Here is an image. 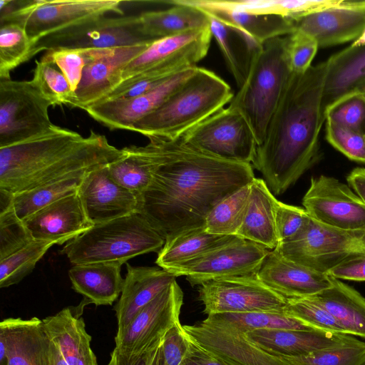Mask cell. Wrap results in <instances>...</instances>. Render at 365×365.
<instances>
[{
    "label": "cell",
    "mask_w": 365,
    "mask_h": 365,
    "mask_svg": "<svg viewBox=\"0 0 365 365\" xmlns=\"http://www.w3.org/2000/svg\"><path fill=\"white\" fill-rule=\"evenodd\" d=\"M287 356L297 365H365V342L354 336L337 346L307 355Z\"/></svg>",
    "instance_id": "obj_42"
},
{
    "label": "cell",
    "mask_w": 365,
    "mask_h": 365,
    "mask_svg": "<svg viewBox=\"0 0 365 365\" xmlns=\"http://www.w3.org/2000/svg\"><path fill=\"white\" fill-rule=\"evenodd\" d=\"M197 66L185 69L137 97L99 102L85 111L110 130H128L140 119L159 108L195 71Z\"/></svg>",
    "instance_id": "obj_19"
},
{
    "label": "cell",
    "mask_w": 365,
    "mask_h": 365,
    "mask_svg": "<svg viewBox=\"0 0 365 365\" xmlns=\"http://www.w3.org/2000/svg\"><path fill=\"white\" fill-rule=\"evenodd\" d=\"M327 274L339 280L365 281V255L355 256L342 262Z\"/></svg>",
    "instance_id": "obj_54"
},
{
    "label": "cell",
    "mask_w": 365,
    "mask_h": 365,
    "mask_svg": "<svg viewBox=\"0 0 365 365\" xmlns=\"http://www.w3.org/2000/svg\"><path fill=\"white\" fill-rule=\"evenodd\" d=\"M118 0H1L0 24L22 26L34 46L41 38L109 13L123 14Z\"/></svg>",
    "instance_id": "obj_7"
},
{
    "label": "cell",
    "mask_w": 365,
    "mask_h": 365,
    "mask_svg": "<svg viewBox=\"0 0 365 365\" xmlns=\"http://www.w3.org/2000/svg\"><path fill=\"white\" fill-rule=\"evenodd\" d=\"M302 205L309 217L322 225L365 232V202L349 185L333 177L312 178Z\"/></svg>",
    "instance_id": "obj_15"
},
{
    "label": "cell",
    "mask_w": 365,
    "mask_h": 365,
    "mask_svg": "<svg viewBox=\"0 0 365 365\" xmlns=\"http://www.w3.org/2000/svg\"><path fill=\"white\" fill-rule=\"evenodd\" d=\"M277 201L264 180L255 178L250 183L246 215L237 236L274 250L278 245L275 229Z\"/></svg>",
    "instance_id": "obj_31"
},
{
    "label": "cell",
    "mask_w": 365,
    "mask_h": 365,
    "mask_svg": "<svg viewBox=\"0 0 365 365\" xmlns=\"http://www.w3.org/2000/svg\"><path fill=\"white\" fill-rule=\"evenodd\" d=\"M322 111L327 114L365 88V46L351 44L328 59Z\"/></svg>",
    "instance_id": "obj_25"
},
{
    "label": "cell",
    "mask_w": 365,
    "mask_h": 365,
    "mask_svg": "<svg viewBox=\"0 0 365 365\" xmlns=\"http://www.w3.org/2000/svg\"><path fill=\"white\" fill-rule=\"evenodd\" d=\"M46 54L63 73L74 94L87 63L83 50L58 48L47 51Z\"/></svg>",
    "instance_id": "obj_50"
},
{
    "label": "cell",
    "mask_w": 365,
    "mask_h": 365,
    "mask_svg": "<svg viewBox=\"0 0 365 365\" xmlns=\"http://www.w3.org/2000/svg\"><path fill=\"white\" fill-rule=\"evenodd\" d=\"M53 103L31 81L0 80V148L41 136L56 125L48 108Z\"/></svg>",
    "instance_id": "obj_8"
},
{
    "label": "cell",
    "mask_w": 365,
    "mask_h": 365,
    "mask_svg": "<svg viewBox=\"0 0 365 365\" xmlns=\"http://www.w3.org/2000/svg\"><path fill=\"white\" fill-rule=\"evenodd\" d=\"M296 30L318 42L332 46L357 39L365 30V1H346L336 7L319 11L295 21Z\"/></svg>",
    "instance_id": "obj_21"
},
{
    "label": "cell",
    "mask_w": 365,
    "mask_h": 365,
    "mask_svg": "<svg viewBox=\"0 0 365 365\" xmlns=\"http://www.w3.org/2000/svg\"><path fill=\"white\" fill-rule=\"evenodd\" d=\"M239 29L257 44L285 36L296 31L294 19L273 15H255L235 9L227 0H181Z\"/></svg>",
    "instance_id": "obj_27"
},
{
    "label": "cell",
    "mask_w": 365,
    "mask_h": 365,
    "mask_svg": "<svg viewBox=\"0 0 365 365\" xmlns=\"http://www.w3.org/2000/svg\"><path fill=\"white\" fill-rule=\"evenodd\" d=\"M14 194L0 188V214L14 207Z\"/></svg>",
    "instance_id": "obj_57"
},
{
    "label": "cell",
    "mask_w": 365,
    "mask_h": 365,
    "mask_svg": "<svg viewBox=\"0 0 365 365\" xmlns=\"http://www.w3.org/2000/svg\"><path fill=\"white\" fill-rule=\"evenodd\" d=\"M250 195V183L218 202L206 217L205 230L215 235L237 236L246 215Z\"/></svg>",
    "instance_id": "obj_37"
},
{
    "label": "cell",
    "mask_w": 365,
    "mask_h": 365,
    "mask_svg": "<svg viewBox=\"0 0 365 365\" xmlns=\"http://www.w3.org/2000/svg\"><path fill=\"white\" fill-rule=\"evenodd\" d=\"M364 240H365V232H364Z\"/></svg>",
    "instance_id": "obj_63"
},
{
    "label": "cell",
    "mask_w": 365,
    "mask_h": 365,
    "mask_svg": "<svg viewBox=\"0 0 365 365\" xmlns=\"http://www.w3.org/2000/svg\"><path fill=\"white\" fill-rule=\"evenodd\" d=\"M327 60L292 73L252 162L274 195L284 193L319 159Z\"/></svg>",
    "instance_id": "obj_2"
},
{
    "label": "cell",
    "mask_w": 365,
    "mask_h": 365,
    "mask_svg": "<svg viewBox=\"0 0 365 365\" xmlns=\"http://www.w3.org/2000/svg\"><path fill=\"white\" fill-rule=\"evenodd\" d=\"M90 302L84 298L77 307H68L42 319L48 339L58 347L67 365H98L91 347V336L81 317Z\"/></svg>",
    "instance_id": "obj_24"
},
{
    "label": "cell",
    "mask_w": 365,
    "mask_h": 365,
    "mask_svg": "<svg viewBox=\"0 0 365 365\" xmlns=\"http://www.w3.org/2000/svg\"><path fill=\"white\" fill-rule=\"evenodd\" d=\"M326 139L350 160L365 163L364 133L346 128L326 120Z\"/></svg>",
    "instance_id": "obj_48"
},
{
    "label": "cell",
    "mask_w": 365,
    "mask_h": 365,
    "mask_svg": "<svg viewBox=\"0 0 365 365\" xmlns=\"http://www.w3.org/2000/svg\"><path fill=\"white\" fill-rule=\"evenodd\" d=\"M182 304L183 292L174 280L145 305L123 331L116 334L115 347L121 351L136 352L163 339L180 322Z\"/></svg>",
    "instance_id": "obj_17"
},
{
    "label": "cell",
    "mask_w": 365,
    "mask_h": 365,
    "mask_svg": "<svg viewBox=\"0 0 365 365\" xmlns=\"http://www.w3.org/2000/svg\"><path fill=\"white\" fill-rule=\"evenodd\" d=\"M153 41L143 34L138 15L102 16L41 38L34 44L32 56L58 48L99 49Z\"/></svg>",
    "instance_id": "obj_11"
},
{
    "label": "cell",
    "mask_w": 365,
    "mask_h": 365,
    "mask_svg": "<svg viewBox=\"0 0 365 365\" xmlns=\"http://www.w3.org/2000/svg\"><path fill=\"white\" fill-rule=\"evenodd\" d=\"M344 0H227L232 7L255 15L281 16L294 21L340 6Z\"/></svg>",
    "instance_id": "obj_36"
},
{
    "label": "cell",
    "mask_w": 365,
    "mask_h": 365,
    "mask_svg": "<svg viewBox=\"0 0 365 365\" xmlns=\"http://www.w3.org/2000/svg\"><path fill=\"white\" fill-rule=\"evenodd\" d=\"M34 240L14 208L0 214V260L22 249Z\"/></svg>",
    "instance_id": "obj_46"
},
{
    "label": "cell",
    "mask_w": 365,
    "mask_h": 365,
    "mask_svg": "<svg viewBox=\"0 0 365 365\" xmlns=\"http://www.w3.org/2000/svg\"><path fill=\"white\" fill-rule=\"evenodd\" d=\"M120 299L114 307L117 319V333H120L135 315L167 288L175 277L157 267H133L126 264Z\"/></svg>",
    "instance_id": "obj_28"
},
{
    "label": "cell",
    "mask_w": 365,
    "mask_h": 365,
    "mask_svg": "<svg viewBox=\"0 0 365 365\" xmlns=\"http://www.w3.org/2000/svg\"><path fill=\"white\" fill-rule=\"evenodd\" d=\"M234 96L227 83L215 73L197 67L159 108L138 121L131 131L177 139L224 108Z\"/></svg>",
    "instance_id": "obj_4"
},
{
    "label": "cell",
    "mask_w": 365,
    "mask_h": 365,
    "mask_svg": "<svg viewBox=\"0 0 365 365\" xmlns=\"http://www.w3.org/2000/svg\"><path fill=\"white\" fill-rule=\"evenodd\" d=\"M151 43L82 49L87 58V63L78 88L66 106L85 110L99 102L115 87L120 70Z\"/></svg>",
    "instance_id": "obj_18"
},
{
    "label": "cell",
    "mask_w": 365,
    "mask_h": 365,
    "mask_svg": "<svg viewBox=\"0 0 365 365\" xmlns=\"http://www.w3.org/2000/svg\"><path fill=\"white\" fill-rule=\"evenodd\" d=\"M190 350V341L180 322L165 334L159 354L160 365H182Z\"/></svg>",
    "instance_id": "obj_52"
},
{
    "label": "cell",
    "mask_w": 365,
    "mask_h": 365,
    "mask_svg": "<svg viewBox=\"0 0 365 365\" xmlns=\"http://www.w3.org/2000/svg\"><path fill=\"white\" fill-rule=\"evenodd\" d=\"M187 338L190 350L182 365H224Z\"/></svg>",
    "instance_id": "obj_55"
},
{
    "label": "cell",
    "mask_w": 365,
    "mask_h": 365,
    "mask_svg": "<svg viewBox=\"0 0 365 365\" xmlns=\"http://www.w3.org/2000/svg\"><path fill=\"white\" fill-rule=\"evenodd\" d=\"M125 155L104 135L83 137L55 125L46 134L0 148V188L20 193L67 178L84 177Z\"/></svg>",
    "instance_id": "obj_3"
},
{
    "label": "cell",
    "mask_w": 365,
    "mask_h": 365,
    "mask_svg": "<svg viewBox=\"0 0 365 365\" xmlns=\"http://www.w3.org/2000/svg\"><path fill=\"white\" fill-rule=\"evenodd\" d=\"M326 120L338 125L364 133L365 99L359 94L346 100L330 110L326 115Z\"/></svg>",
    "instance_id": "obj_51"
},
{
    "label": "cell",
    "mask_w": 365,
    "mask_h": 365,
    "mask_svg": "<svg viewBox=\"0 0 365 365\" xmlns=\"http://www.w3.org/2000/svg\"><path fill=\"white\" fill-rule=\"evenodd\" d=\"M163 339L136 352L121 351L115 347L107 365H160L159 354Z\"/></svg>",
    "instance_id": "obj_53"
},
{
    "label": "cell",
    "mask_w": 365,
    "mask_h": 365,
    "mask_svg": "<svg viewBox=\"0 0 365 365\" xmlns=\"http://www.w3.org/2000/svg\"><path fill=\"white\" fill-rule=\"evenodd\" d=\"M84 177L67 178L15 194L14 208L16 215L24 220L56 200L76 193Z\"/></svg>",
    "instance_id": "obj_38"
},
{
    "label": "cell",
    "mask_w": 365,
    "mask_h": 365,
    "mask_svg": "<svg viewBox=\"0 0 365 365\" xmlns=\"http://www.w3.org/2000/svg\"><path fill=\"white\" fill-rule=\"evenodd\" d=\"M207 317L230 325L245 333L259 329H316L284 312L222 313Z\"/></svg>",
    "instance_id": "obj_40"
},
{
    "label": "cell",
    "mask_w": 365,
    "mask_h": 365,
    "mask_svg": "<svg viewBox=\"0 0 365 365\" xmlns=\"http://www.w3.org/2000/svg\"><path fill=\"white\" fill-rule=\"evenodd\" d=\"M31 81L54 106L66 105L73 96L64 75L46 53L36 61Z\"/></svg>",
    "instance_id": "obj_44"
},
{
    "label": "cell",
    "mask_w": 365,
    "mask_h": 365,
    "mask_svg": "<svg viewBox=\"0 0 365 365\" xmlns=\"http://www.w3.org/2000/svg\"><path fill=\"white\" fill-rule=\"evenodd\" d=\"M180 138L198 151L240 163L251 164L258 146L247 119L229 106L219 110Z\"/></svg>",
    "instance_id": "obj_9"
},
{
    "label": "cell",
    "mask_w": 365,
    "mask_h": 365,
    "mask_svg": "<svg viewBox=\"0 0 365 365\" xmlns=\"http://www.w3.org/2000/svg\"><path fill=\"white\" fill-rule=\"evenodd\" d=\"M212 36L209 24L152 42L120 70L113 90L123 82L150 70L178 73L197 66V63L207 54Z\"/></svg>",
    "instance_id": "obj_13"
},
{
    "label": "cell",
    "mask_w": 365,
    "mask_h": 365,
    "mask_svg": "<svg viewBox=\"0 0 365 365\" xmlns=\"http://www.w3.org/2000/svg\"><path fill=\"white\" fill-rule=\"evenodd\" d=\"M147 138V145L123 150L151 169V182L138 198V212L165 240L203 227L218 202L255 178L251 164L205 154L180 138Z\"/></svg>",
    "instance_id": "obj_1"
},
{
    "label": "cell",
    "mask_w": 365,
    "mask_h": 365,
    "mask_svg": "<svg viewBox=\"0 0 365 365\" xmlns=\"http://www.w3.org/2000/svg\"><path fill=\"white\" fill-rule=\"evenodd\" d=\"M77 193L93 225L138 212V197L112 179L108 166L88 173Z\"/></svg>",
    "instance_id": "obj_20"
},
{
    "label": "cell",
    "mask_w": 365,
    "mask_h": 365,
    "mask_svg": "<svg viewBox=\"0 0 365 365\" xmlns=\"http://www.w3.org/2000/svg\"><path fill=\"white\" fill-rule=\"evenodd\" d=\"M237 237L212 234L204 226L186 230L165 240L155 263L168 271L228 244Z\"/></svg>",
    "instance_id": "obj_34"
},
{
    "label": "cell",
    "mask_w": 365,
    "mask_h": 365,
    "mask_svg": "<svg viewBox=\"0 0 365 365\" xmlns=\"http://www.w3.org/2000/svg\"><path fill=\"white\" fill-rule=\"evenodd\" d=\"M319 47L317 40L303 31L296 30L288 35L287 56L291 71L305 73L312 66Z\"/></svg>",
    "instance_id": "obj_49"
},
{
    "label": "cell",
    "mask_w": 365,
    "mask_h": 365,
    "mask_svg": "<svg viewBox=\"0 0 365 365\" xmlns=\"http://www.w3.org/2000/svg\"><path fill=\"white\" fill-rule=\"evenodd\" d=\"M122 264L116 262L74 264L68 270L72 288L96 306L111 305L123 289Z\"/></svg>",
    "instance_id": "obj_30"
},
{
    "label": "cell",
    "mask_w": 365,
    "mask_h": 365,
    "mask_svg": "<svg viewBox=\"0 0 365 365\" xmlns=\"http://www.w3.org/2000/svg\"><path fill=\"white\" fill-rule=\"evenodd\" d=\"M23 221L34 240L55 245L68 242L94 225L77 192L56 200Z\"/></svg>",
    "instance_id": "obj_23"
},
{
    "label": "cell",
    "mask_w": 365,
    "mask_h": 365,
    "mask_svg": "<svg viewBox=\"0 0 365 365\" xmlns=\"http://www.w3.org/2000/svg\"><path fill=\"white\" fill-rule=\"evenodd\" d=\"M182 329L190 340L224 365H297L287 356L264 351L244 331L210 317Z\"/></svg>",
    "instance_id": "obj_14"
},
{
    "label": "cell",
    "mask_w": 365,
    "mask_h": 365,
    "mask_svg": "<svg viewBox=\"0 0 365 365\" xmlns=\"http://www.w3.org/2000/svg\"><path fill=\"white\" fill-rule=\"evenodd\" d=\"M310 221L311 217L304 208L287 205L277 200L275 229L278 245L299 236L307 228Z\"/></svg>",
    "instance_id": "obj_47"
},
{
    "label": "cell",
    "mask_w": 365,
    "mask_h": 365,
    "mask_svg": "<svg viewBox=\"0 0 365 365\" xmlns=\"http://www.w3.org/2000/svg\"><path fill=\"white\" fill-rule=\"evenodd\" d=\"M364 91H365V88H364V90H363L362 93H363Z\"/></svg>",
    "instance_id": "obj_62"
},
{
    "label": "cell",
    "mask_w": 365,
    "mask_h": 365,
    "mask_svg": "<svg viewBox=\"0 0 365 365\" xmlns=\"http://www.w3.org/2000/svg\"><path fill=\"white\" fill-rule=\"evenodd\" d=\"M349 187L365 202V168H356L346 178Z\"/></svg>",
    "instance_id": "obj_56"
},
{
    "label": "cell",
    "mask_w": 365,
    "mask_h": 365,
    "mask_svg": "<svg viewBox=\"0 0 365 365\" xmlns=\"http://www.w3.org/2000/svg\"><path fill=\"white\" fill-rule=\"evenodd\" d=\"M50 340V339H49ZM51 365H67L58 347L50 340Z\"/></svg>",
    "instance_id": "obj_58"
},
{
    "label": "cell",
    "mask_w": 365,
    "mask_h": 365,
    "mask_svg": "<svg viewBox=\"0 0 365 365\" xmlns=\"http://www.w3.org/2000/svg\"><path fill=\"white\" fill-rule=\"evenodd\" d=\"M361 94H362L363 96H365V91H364V92H363L362 93H361Z\"/></svg>",
    "instance_id": "obj_61"
},
{
    "label": "cell",
    "mask_w": 365,
    "mask_h": 365,
    "mask_svg": "<svg viewBox=\"0 0 365 365\" xmlns=\"http://www.w3.org/2000/svg\"><path fill=\"white\" fill-rule=\"evenodd\" d=\"M0 334L7 344L6 365H51L50 340L42 319H4Z\"/></svg>",
    "instance_id": "obj_29"
},
{
    "label": "cell",
    "mask_w": 365,
    "mask_h": 365,
    "mask_svg": "<svg viewBox=\"0 0 365 365\" xmlns=\"http://www.w3.org/2000/svg\"><path fill=\"white\" fill-rule=\"evenodd\" d=\"M206 14L209 19L212 35L229 72L240 88L246 81L255 49L259 44L239 29L223 23L210 14Z\"/></svg>",
    "instance_id": "obj_35"
},
{
    "label": "cell",
    "mask_w": 365,
    "mask_h": 365,
    "mask_svg": "<svg viewBox=\"0 0 365 365\" xmlns=\"http://www.w3.org/2000/svg\"><path fill=\"white\" fill-rule=\"evenodd\" d=\"M53 245L50 241L34 239L22 249L0 260V287L19 283Z\"/></svg>",
    "instance_id": "obj_41"
},
{
    "label": "cell",
    "mask_w": 365,
    "mask_h": 365,
    "mask_svg": "<svg viewBox=\"0 0 365 365\" xmlns=\"http://www.w3.org/2000/svg\"><path fill=\"white\" fill-rule=\"evenodd\" d=\"M257 275L286 300L314 296L332 284L329 275L292 262L276 250H269Z\"/></svg>",
    "instance_id": "obj_22"
},
{
    "label": "cell",
    "mask_w": 365,
    "mask_h": 365,
    "mask_svg": "<svg viewBox=\"0 0 365 365\" xmlns=\"http://www.w3.org/2000/svg\"><path fill=\"white\" fill-rule=\"evenodd\" d=\"M287 39L288 36L274 38L255 48L246 81L229 104L247 119L258 145L292 73Z\"/></svg>",
    "instance_id": "obj_5"
},
{
    "label": "cell",
    "mask_w": 365,
    "mask_h": 365,
    "mask_svg": "<svg viewBox=\"0 0 365 365\" xmlns=\"http://www.w3.org/2000/svg\"><path fill=\"white\" fill-rule=\"evenodd\" d=\"M269 250L237 237L231 242L173 267L168 272L185 276L192 286L232 276L256 274Z\"/></svg>",
    "instance_id": "obj_16"
},
{
    "label": "cell",
    "mask_w": 365,
    "mask_h": 365,
    "mask_svg": "<svg viewBox=\"0 0 365 365\" xmlns=\"http://www.w3.org/2000/svg\"><path fill=\"white\" fill-rule=\"evenodd\" d=\"M274 250L292 262L327 274L342 262L365 255L364 232L334 229L311 218L302 234Z\"/></svg>",
    "instance_id": "obj_10"
},
{
    "label": "cell",
    "mask_w": 365,
    "mask_h": 365,
    "mask_svg": "<svg viewBox=\"0 0 365 365\" xmlns=\"http://www.w3.org/2000/svg\"><path fill=\"white\" fill-rule=\"evenodd\" d=\"M198 299L207 316L222 313L283 312L287 300L258 278L257 273L212 279L199 285Z\"/></svg>",
    "instance_id": "obj_12"
},
{
    "label": "cell",
    "mask_w": 365,
    "mask_h": 365,
    "mask_svg": "<svg viewBox=\"0 0 365 365\" xmlns=\"http://www.w3.org/2000/svg\"><path fill=\"white\" fill-rule=\"evenodd\" d=\"M362 96V97L365 99V96H363L362 94H361ZM364 134H365V130H364Z\"/></svg>",
    "instance_id": "obj_60"
},
{
    "label": "cell",
    "mask_w": 365,
    "mask_h": 365,
    "mask_svg": "<svg viewBox=\"0 0 365 365\" xmlns=\"http://www.w3.org/2000/svg\"><path fill=\"white\" fill-rule=\"evenodd\" d=\"M283 312L314 329L346 334L333 316L311 297L287 299Z\"/></svg>",
    "instance_id": "obj_45"
},
{
    "label": "cell",
    "mask_w": 365,
    "mask_h": 365,
    "mask_svg": "<svg viewBox=\"0 0 365 365\" xmlns=\"http://www.w3.org/2000/svg\"><path fill=\"white\" fill-rule=\"evenodd\" d=\"M331 279L330 287L311 297L333 316L346 334L365 338V297L341 280L332 277Z\"/></svg>",
    "instance_id": "obj_33"
},
{
    "label": "cell",
    "mask_w": 365,
    "mask_h": 365,
    "mask_svg": "<svg viewBox=\"0 0 365 365\" xmlns=\"http://www.w3.org/2000/svg\"><path fill=\"white\" fill-rule=\"evenodd\" d=\"M352 46H365V30L363 31V33L361 34V36L356 39L353 43H351Z\"/></svg>",
    "instance_id": "obj_59"
},
{
    "label": "cell",
    "mask_w": 365,
    "mask_h": 365,
    "mask_svg": "<svg viewBox=\"0 0 365 365\" xmlns=\"http://www.w3.org/2000/svg\"><path fill=\"white\" fill-rule=\"evenodd\" d=\"M125 153L123 158L108 165V172L116 183L133 193L138 199L151 182L152 171L143 160Z\"/></svg>",
    "instance_id": "obj_43"
},
{
    "label": "cell",
    "mask_w": 365,
    "mask_h": 365,
    "mask_svg": "<svg viewBox=\"0 0 365 365\" xmlns=\"http://www.w3.org/2000/svg\"><path fill=\"white\" fill-rule=\"evenodd\" d=\"M165 240L139 212L94 225L67 242L61 252L74 264L116 262L159 252Z\"/></svg>",
    "instance_id": "obj_6"
},
{
    "label": "cell",
    "mask_w": 365,
    "mask_h": 365,
    "mask_svg": "<svg viewBox=\"0 0 365 365\" xmlns=\"http://www.w3.org/2000/svg\"><path fill=\"white\" fill-rule=\"evenodd\" d=\"M138 16L143 34L151 41L209 26L205 12L181 0H173V5L165 9L145 11Z\"/></svg>",
    "instance_id": "obj_32"
},
{
    "label": "cell",
    "mask_w": 365,
    "mask_h": 365,
    "mask_svg": "<svg viewBox=\"0 0 365 365\" xmlns=\"http://www.w3.org/2000/svg\"><path fill=\"white\" fill-rule=\"evenodd\" d=\"M246 336L264 351L279 356H297L343 344L354 336L319 329H259Z\"/></svg>",
    "instance_id": "obj_26"
},
{
    "label": "cell",
    "mask_w": 365,
    "mask_h": 365,
    "mask_svg": "<svg viewBox=\"0 0 365 365\" xmlns=\"http://www.w3.org/2000/svg\"><path fill=\"white\" fill-rule=\"evenodd\" d=\"M33 48L22 26L0 24V80L9 79L15 68L31 58Z\"/></svg>",
    "instance_id": "obj_39"
}]
</instances>
